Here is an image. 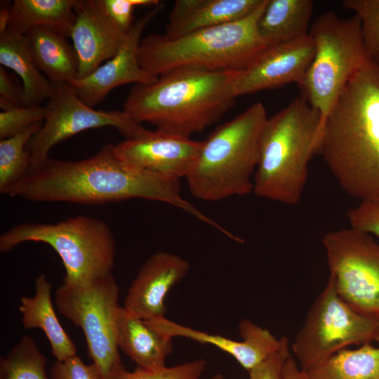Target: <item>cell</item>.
<instances>
[{"label": "cell", "instance_id": "6da1fadb", "mask_svg": "<svg viewBox=\"0 0 379 379\" xmlns=\"http://www.w3.org/2000/svg\"><path fill=\"white\" fill-rule=\"evenodd\" d=\"M37 202L95 205L132 199L158 201L174 206L215 227L209 218L180 194V180L126 167L108 143L81 160L48 158L6 193Z\"/></svg>", "mask_w": 379, "mask_h": 379}, {"label": "cell", "instance_id": "7a4b0ae2", "mask_svg": "<svg viewBox=\"0 0 379 379\" xmlns=\"http://www.w3.org/2000/svg\"><path fill=\"white\" fill-rule=\"evenodd\" d=\"M317 153L342 189L360 201L379 197V63L353 75L324 119Z\"/></svg>", "mask_w": 379, "mask_h": 379}, {"label": "cell", "instance_id": "3957f363", "mask_svg": "<svg viewBox=\"0 0 379 379\" xmlns=\"http://www.w3.org/2000/svg\"><path fill=\"white\" fill-rule=\"evenodd\" d=\"M239 70L178 68L148 84H135L123 110L156 130L190 138L220 120L233 106V81Z\"/></svg>", "mask_w": 379, "mask_h": 379}, {"label": "cell", "instance_id": "277c9868", "mask_svg": "<svg viewBox=\"0 0 379 379\" xmlns=\"http://www.w3.org/2000/svg\"><path fill=\"white\" fill-rule=\"evenodd\" d=\"M321 126L320 112L302 95L267 119L253 177L256 196L287 205L300 201Z\"/></svg>", "mask_w": 379, "mask_h": 379}, {"label": "cell", "instance_id": "5b68a950", "mask_svg": "<svg viewBox=\"0 0 379 379\" xmlns=\"http://www.w3.org/2000/svg\"><path fill=\"white\" fill-rule=\"evenodd\" d=\"M268 0L247 17L198 30L174 39L150 34L138 51L140 65L150 74L178 68L209 71L241 70L267 46L260 39L258 22Z\"/></svg>", "mask_w": 379, "mask_h": 379}, {"label": "cell", "instance_id": "8992f818", "mask_svg": "<svg viewBox=\"0 0 379 379\" xmlns=\"http://www.w3.org/2000/svg\"><path fill=\"white\" fill-rule=\"evenodd\" d=\"M267 119L264 105L256 102L201 141L197 161L186 177L194 197L218 201L253 191L260 136Z\"/></svg>", "mask_w": 379, "mask_h": 379}, {"label": "cell", "instance_id": "52a82bcc", "mask_svg": "<svg viewBox=\"0 0 379 379\" xmlns=\"http://www.w3.org/2000/svg\"><path fill=\"white\" fill-rule=\"evenodd\" d=\"M33 241L50 246L65 270L63 283L76 284L112 274L117 245L104 221L79 215L55 223L22 222L0 237V251L8 253L20 244Z\"/></svg>", "mask_w": 379, "mask_h": 379}, {"label": "cell", "instance_id": "ba28073f", "mask_svg": "<svg viewBox=\"0 0 379 379\" xmlns=\"http://www.w3.org/2000/svg\"><path fill=\"white\" fill-rule=\"evenodd\" d=\"M309 35L314 46V57L298 86L301 95L320 112L323 126L347 82L370 58L355 15L341 18L335 13L324 12L315 19Z\"/></svg>", "mask_w": 379, "mask_h": 379}, {"label": "cell", "instance_id": "9c48e42d", "mask_svg": "<svg viewBox=\"0 0 379 379\" xmlns=\"http://www.w3.org/2000/svg\"><path fill=\"white\" fill-rule=\"evenodd\" d=\"M118 299L112 274L81 284L63 283L55 293L60 313L83 330L88 355L102 379H117L126 369L117 343Z\"/></svg>", "mask_w": 379, "mask_h": 379}, {"label": "cell", "instance_id": "30bf717a", "mask_svg": "<svg viewBox=\"0 0 379 379\" xmlns=\"http://www.w3.org/2000/svg\"><path fill=\"white\" fill-rule=\"evenodd\" d=\"M379 318L354 310L328 281L311 305L292 344V350L307 371L352 345L374 340Z\"/></svg>", "mask_w": 379, "mask_h": 379}, {"label": "cell", "instance_id": "8fae6325", "mask_svg": "<svg viewBox=\"0 0 379 379\" xmlns=\"http://www.w3.org/2000/svg\"><path fill=\"white\" fill-rule=\"evenodd\" d=\"M322 243L340 298L357 312L379 318V243L351 227L326 233Z\"/></svg>", "mask_w": 379, "mask_h": 379}, {"label": "cell", "instance_id": "7c38bea8", "mask_svg": "<svg viewBox=\"0 0 379 379\" xmlns=\"http://www.w3.org/2000/svg\"><path fill=\"white\" fill-rule=\"evenodd\" d=\"M45 109V120L27 145L31 159L29 172L49 158L54 146L86 130L113 127L126 139L139 135L146 130L124 110L94 109L65 84L52 83Z\"/></svg>", "mask_w": 379, "mask_h": 379}, {"label": "cell", "instance_id": "4fadbf2b", "mask_svg": "<svg viewBox=\"0 0 379 379\" xmlns=\"http://www.w3.org/2000/svg\"><path fill=\"white\" fill-rule=\"evenodd\" d=\"M202 142L161 131L140 135L114 145L117 158L126 167L180 180L190 173Z\"/></svg>", "mask_w": 379, "mask_h": 379}, {"label": "cell", "instance_id": "5bb4252c", "mask_svg": "<svg viewBox=\"0 0 379 379\" xmlns=\"http://www.w3.org/2000/svg\"><path fill=\"white\" fill-rule=\"evenodd\" d=\"M314 46L309 36L267 46L246 67L239 71L232 95L252 94L290 83L299 85L312 61Z\"/></svg>", "mask_w": 379, "mask_h": 379}, {"label": "cell", "instance_id": "9a60e30c", "mask_svg": "<svg viewBox=\"0 0 379 379\" xmlns=\"http://www.w3.org/2000/svg\"><path fill=\"white\" fill-rule=\"evenodd\" d=\"M164 6V3L161 2L137 19L126 34V40L119 52L91 74L77 79L70 86L84 103L94 107L111 91L120 86L148 84L157 81V77L152 76L140 65L138 51L144 30Z\"/></svg>", "mask_w": 379, "mask_h": 379}, {"label": "cell", "instance_id": "2e32d148", "mask_svg": "<svg viewBox=\"0 0 379 379\" xmlns=\"http://www.w3.org/2000/svg\"><path fill=\"white\" fill-rule=\"evenodd\" d=\"M70 34L79 60V78L85 77L113 58L126 34L107 15L98 0H77Z\"/></svg>", "mask_w": 379, "mask_h": 379}, {"label": "cell", "instance_id": "e0dca14e", "mask_svg": "<svg viewBox=\"0 0 379 379\" xmlns=\"http://www.w3.org/2000/svg\"><path fill=\"white\" fill-rule=\"evenodd\" d=\"M190 269L189 262L180 255L166 251L153 254L130 286L124 307L144 321L164 317L167 294Z\"/></svg>", "mask_w": 379, "mask_h": 379}, {"label": "cell", "instance_id": "ac0fdd59", "mask_svg": "<svg viewBox=\"0 0 379 379\" xmlns=\"http://www.w3.org/2000/svg\"><path fill=\"white\" fill-rule=\"evenodd\" d=\"M145 321L165 336L171 338L183 337L213 345L231 355L248 371L278 350L281 343V338L277 339L267 329L246 319L241 321L239 325L241 341L183 326L165 317Z\"/></svg>", "mask_w": 379, "mask_h": 379}, {"label": "cell", "instance_id": "d6986e66", "mask_svg": "<svg viewBox=\"0 0 379 379\" xmlns=\"http://www.w3.org/2000/svg\"><path fill=\"white\" fill-rule=\"evenodd\" d=\"M264 0H176L165 36L174 39L203 29L243 19Z\"/></svg>", "mask_w": 379, "mask_h": 379}, {"label": "cell", "instance_id": "ffe728a7", "mask_svg": "<svg viewBox=\"0 0 379 379\" xmlns=\"http://www.w3.org/2000/svg\"><path fill=\"white\" fill-rule=\"evenodd\" d=\"M171 338L165 336L124 307L117 316V343L138 367L159 370L166 367V359L173 351Z\"/></svg>", "mask_w": 379, "mask_h": 379}, {"label": "cell", "instance_id": "44dd1931", "mask_svg": "<svg viewBox=\"0 0 379 379\" xmlns=\"http://www.w3.org/2000/svg\"><path fill=\"white\" fill-rule=\"evenodd\" d=\"M33 60L51 83L71 86L79 78L77 52L66 37L44 26L25 34Z\"/></svg>", "mask_w": 379, "mask_h": 379}, {"label": "cell", "instance_id": "7402d4cb", "mask_svg": "<svg viewBox=\"0 0 379 379\" xmlns=\"http://www.w3.org/2000/svg\"><path fill=\"white\" fill-rule=\"evenodd\" d=\"M52 284L44 274L35 280V293L32 297L20 298L18 307L24 328H39L51 345L56 360L62 361L77 355V347L61 326L51 301Z\"/></svg>", "mask_w": 379, "mask_h": 379}, {"label": "cell", "instance_id": "603a6c76", "mask_svg": "<svg viewBox=\"0 0 379 379\" xmlns=\"http://www.w3.org/2000/svg\"><path fill=\"white\" fill-rule=\"evenodd\" d=\"M312 0H268L258 32L268 46L309 36Z\"/></svg>", "mask_w": 379, "mask_h": 379}, {"label": "cell", "instance_id": "cb8c5ba5", "mask_svg": "<svg viewBox=\"0 0 379 379\" xmlns=\"http://www.w3.org/2000/svg\"><path fill=\"white\" fill-rule=\"evenodd\" d=\"M0 65L21 79L25 105H39L48 99L52 83L37 68L25 35L11 30L0 35Z\"/></svg>", "mask_w": 379, "mask_h": 379}, {"label": "cell", "instance_id": "d4e9b609", "mask_svg": "<svg viewBox=\"0 0 379 379\" xmlns=\"http://www.w3.org/2000/svg\"><path fill=\"white\" fill-rule=\"evenodd\" d=\"M77 0H15L11 6L9 30L25 35L31 29L44 26L70 37L75 22Z\"/></svg>", "mask_w": 379, "mask_h": 379}, {"label": "cell", "instance_id": "484cf974", "mask_svg": "<svg viewBox=\"0 0 379 379\" xmlns=\"http://www.w3.org/2000/svg\"><path fill=\"white\" fill-rule=\"evenodd\" d=\"M305 371L309 379H379V347L345 348Z\"/></svg>", "mask_w": 379, "mask_h": 379}, {"label": "cell", "instance_id": "4316f807", "mask_svg": "<svg viewBox=\"0 0 379 379\" xmlns=\"http://www.w3.org/2000/svg\"><path fill=\"white\" fill-rule=\"evenodd\" d=\"M43 122L36 123L12 137L0 140V192L8 191L29 172L31 159L27 145Z\"/></svg>", "mask_w": 379, "mask_h": 379}, {"label": "cell", "instance_id": "83f0119b", "mask_svg": "<svg viewBox=\"0 0 379 379\" xmlns=\"http://www.w3.org/2000/svg\"><path fill=\"white\" fill-rule=\"evenodd\" d=\"M46 359L32 338L23 335L0 359V379H50L46 371Z\"/></svg>", "mask_w": 379, "mask_h": 379}, {"label": "cell", "instance_id": "f1b7e54d", "mask_svg": "<svg viewBox=\"0 0 379 379\" xmlns=\"http://www.w3.org/2000/svg\"><path fill=\"white\" fill-rule=\"evenodd\" d=\"M342 5L359 19L368 55L379 62V0H344Z\"/></svg>", "mask_w": 379, "mask_h": 379}, {"label": "cell", "instance_id": "f546056e", "mask_svg": "<svg viewBox=\"0 0 379 379\" xmlns=\"http://www.w3.org/2000/svg\"><path fill=\"white\" fill-rule=\"evenodd\" d=\"M206 366V360L197 359L159 370L137 367L132 372L124 370L117 379H199Z\"/></svg>", "mask_w": 379, "mask_h": 379}, {"label": "cell", "instance_id": "4dcf8cb0", "mask_svg": "<svg viewBox=\"0 0 379 379\" xmlns=\"http://www.w3.org/2000/svg\"><path fill=\"white\" fill-rule=\"evenodd\" d=\"M45 107L25 105L0 112V140L15 135L31 126L44 122Z\"/></svg>", "mask_w": 379, "mask_h": 379}, {"label": "cell", "instance_id": "1f68e13d", "mask_svg": "<svg viewBox=\"0 0 379 379\" xmlns=\"http://www.w3.org/2000/svg\"><path fill=\"white\" fill-rule=\"evenodd\" d=\"M101 7L116 25L125 34L133 26L136 20L133 16L138 6L154 7L159 0H98Z\"/></svg>", "mask_w": 379, "mask_h": 379}, {"label": "cell", "instance_id": "d6a6232c", "mask_svg": "<svg viewBox=\"0 0 379 379\" xmlns=\"http://www.w3.org/2000/svg\"><path fill=\"white\" fill-rule=\"evenodd\" d=\"M347 218L351 227L379 238V197L360 201L348 211Z\"/></svg>", "mask_w": 379, "mask_h": 379}, {"label": "cell", "instance_id": "836d02e7", "mask_svg": "<svg viewBox=\"0 0 379 379\" xmlns=\"http://www.w3.org/2000/svg\"><path fill=\"white\" fill-rule=\"evenodd\" d=\"M50 379H102L96 366L86 364L77 355L56 360L50 369Z\"/></svg>", "mask_w": 379, "mask_h": 379}, {"label": "cell", "instance_id": "e575fe53", "mask_svg": "<svg viewBox=\"0 0 379 379\" xmlns=\"http://www.w3.org/2000/svg\"><path fill=\"white\" fill-rule=\"evenodd\" d=\"M280 347L265 360L249 370V379H282V370L291 356L287 337L281 338Z\"/></svg>", "mask_w": 379, "mask_h": 379}, {"label": "cell", "instance_id": "d590c367", "mask_svg": "<svg viewBox=\"0 0 379 379\" xmlns=\"http://www.w3.org/2000/svg\"><path fill=\"white\" fill-rule=\"evenodd\" d=\"M25 105V92L22 85H20L5 67L0 65L1 109L5 111Z\"/></svg>", "mask_w": 379, "mask_h": 379}, {"label": "cell", "instance_id": "8d00e7d4", "mask_svg": "<svg viewBox=\"0 0 379 379\" xmlns=\"http://www.w3.org/2000/svg\"><path fill=\"white\" fill-rule=\"evenodd\" d=\"M282 379H309L306 372L300 368L291 356L286 361L282 370Z\"/></svg>", "mask_w": 379, "mask_h": 379}, {"label": "cell", "instance_id": "74e56055", "mask_svg": "<svg viewBox=\"0 0 379 379\" xmlns=\"http://www.w3.org/2000/svg\"><path fill=\"white\" fill-rule=\"evenodd\" d=\"M11 6H8L3 1L0 7V35L9 30L11 18Z\"/></svg>", "mask_w": 379, "mask_h": 379}, {"label": "cell", "instance_id": "f35d334b", "mask_svg": "<svg viewBox=\"0 0 379 379\" xmlns=\"http://www.w3.org/2000/svg\"><path fill=\"white\" fill-rule=\"evenodd\" d=\"M209 379H225V377L221 373H217Z\"/></svg>", "mask_w": 379, "mask_h": 379}, {"label": "cell", "instance_id": "ab89813d", "mask_svg": "<svg viewBox=\"0 0 379 379\" xmlns=\"http://www.w3.org/2000/svg\"><path fill=\"white\" fill-rule=\"evenodd\" d=\"M374 340H375V341H377L378 343H379V326H378V331H377V333H376V335H375V337Z\"/></svg>", "mask_w": 379, "mask_h": 379}, {"label": "cell", "instance_id": "60d3db41", "mask_svg": "<svg viewBox=\"0 0 379 379\" xmlns=\"http://www.w3.org/2000/svg\"><path fill=\"white\" fill-rule=\"evenodd\" d=\"M379 63V62H378Z\"/></svg>", "mask_w": 379, "mask_h": 379}]
</instances>
